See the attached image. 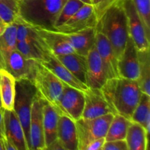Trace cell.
Returning <instances> with one entry per match:
<instances>
[{"label": "cell", "instance_id": "obj_16", "mask_svg": "<svg viewBox=\"0 0 150 150\" xmlns=\"http://www.w3.org/2000/svg\"><path fill=\"white\" fill-rule=\"evenodd\" d=\"M4 125L5 138L14 144L17 150H29L23 127L14 110L4 109Z\"/></svg>", "mask_w": 150, "mask_h": 150}, {"label": "cell", "instance_id": "obj_32", "mask_svg": "<svg viewBox=\"0 0 150 150\" xmlns=\"http://www.w3.org/2000/svg\"><path fill=\"white\" fill-rule=\"evenodd\" d=\"M143 23L148 39H150V0H132Z\"/></svg>", "mask_w": 150, "mask_h": 150}, {"label": "cell", "instance_id": "obj_21", "mask_svg": "<svg viewBox=\"0 0 150 150\" xmlns=\"http://www.w3.org/2000/svg\"><path fill=\"white\" fill-rule=\"evenodd\" d=\"M59 117V113L57 108L45 100L42 107V122L46 148L57 139Z\"/></svg>", "mask_w": 150, "mask_h": 150}, {"label": "cell", "instance_id": "obj_31", "mask_svg": "<svg viewBox=\"0 0 150 150\" xmlns=\"http://www.w3.org/2000/svg\"><path fill=\"white\" fill-rule=\"evenodd\" d=\"M83 4L79 0H67L57 16L54 23V30L65 23Z\"/></svg>", "mask_w": 150, "mask_h": 150}, {"label": "cell", "instance_id": "obj_43", "mask_svg": "<svg viewBox=\"0 0 150 150\" xmlns=\"http://www.w3.org/2000/svg\"><path fill=\"white\" fill-rule=\"evenodd\" d=\"M2 108V106H1V98H0V108Z\"/></svg>", "mask_w": 150, "mask_h": 150}, {"label": "cell", "instance_id": "obj_30", "mask_svg": "<svg viewBox=\"0 0 150 150\" xmlns=\"http://www.w3.org/2000/svg\"><path fill=\"white\" fill-rule=\"evenodd\" d=\"M19 18V4L17 0H0V19L6 25L16 23Z\"/></svg>", "mask_w": 150, "mask_h": 150}, {"label": "cell", "instance_id": "obj_36", "mask_svg": "<svg viewBox=\"0 0 150 150\" xmlns=\"http://www.w3.org/2000/svg\"><path fill=\"white\" fill-rule=\"evenodd\" d=\"M4 111L3 108H0V139H4L5 137L4 125Z\"/></svg>", "mask_w": 150, "mask_h": 150}, {"label": "cell", "instance_id": "obj_14", "mask_svg": "<svg viewBox=\"0 0 150 150\" xmlns=\"http://www.w3.org/2000/svg\"><path fill=\"white\" fill-rule=\"evenodd\" d=\"M95 48L100 57L107 80L120 77L118 72V59L114 49L105 35L96 31Z\"/></svg>", "mask_w": 150, "mask_h": 150}, {"label": "cell", "instance_id": "obj_9", "mask_svg": "<svg viewBox=\"0 0 150 150\" xmlns=\"http://www.w3.org/2000/svg\"><path fill=\"white\" fill-rule=\"evenodd\" d=\"M98 21L95 6L93 4H84L70 18L54 31L73 33L88 28H95Z\"/></svg>", "mask_w": 150, "mask_h": 150}, {"label": "cell", "instance_id": "obj_25", "mask_svg": "<svg viewBox=\"0 0 150 150\" xmlns=\"http://www.w3.org/2000/svg\"><path fill=\"white\" fill-rule=\"evenodd\" d=\"M16 49L26 59L38 62L43 61L45 53L49 50L40 38L37 40L18 41L16 44Z\"/></svg>", "mask_w": 150, "mask_h": 150}, {"label": "cell", "instance_id": "obj_1", "mask_svg": "<svg viewBox=\"0 0 150 150\" xmlns=\"http://www.w3.org/2000/svg\"><path fill=\"white\" fill-rule=\"evenodd\" d=\"M100 89L115 114L131 120L142 93L137 81L114 78L108 79Z\"/></svg>", "mask_w": 150, "mask_h": 150}, {"label": "cell", "instance_id": "obj_33", "mask_svg": "<svg viewBox=\"0 0 150 150\" xmlns=\"http://www.w3.org/2000/svg\"><path fill=\"white\" fill-rule=\"evenodd\" d=\"M102 150H128L125 139L105 142Z\"/></svg>", "mask_w": 150, "mask_h": 150}, {"label": "cell", "instance_id": "obj_3", "mask_svg": "<svg viewBox=\"0 0 150 150\" xmlns=\"http://www.w3.org/2000/svg\"><path fill=\"white\" fill-rule=\"evenodd\" d=\"M67 0H24L18 2L17 21L36 27L54 30L57 16ZM16 21V22H17Z\"/></svg>", "mask_w": 150, "mask_h": 150}, {"label": "cell", "instance_id": "obj_34", "mask_svg": "<svg viewBox=\"0 0 150 150\" xmlns=\"http://www.w3.org/2000/svg\"><path fill=\"white\" fill-rule=\"evenodd\" d=\"M117 1H118V0H101L100 2L95 7V10H96L97 16H98V18H99L100 17L101 15L103 14V13L108 7L112 5L113 4H114V3Z\"/></svg>", "mask_w": 150, "mask_h": 150}, {"label": "cell", "instance_id": "obj_7", "mask_svg": "<svg viewBox=\"0 0 150 150\" xmlns=\"http://www.w3.org/2000/svg\"><path fill=\"white\" fill-rule=\"evenodd\" d=\"M45 100L38 93L35 95L31 111L29 123V150H45L42 122V107Z\"/></svg>", "mask_w": 150, "mask_h": 150}, {"label": "cell", "instance_id": "obj_28", "mask_svg": "<svg viewBox=\"0 0 150 150\" xmlns=\"http://www.w3.org/2000/svg\"><path fill=\"white\" fill-rule=\"evenodd\" d=\"M131 121L126 117L115 114L108 127L105 135V142L125 139L127 130Z\"/></svg>", "mask_w": 150, "mask_h": 150}, {"label": "cell", "instance_id": "obj_12", "mask_svg": "<svg viewBox=\"0 0 150 150\" xmlns=\"http://www.w3.org/2000/svg\"><path fill=\"white\" fill-rule=\"evenodd\" d=\"M120 77L137 81L139 77V63L138 49L134 42L128 37L122 54L118 59Z\"/></svg>", "mask_w": 150, "mask_h": 150}, {"label": "cell", "instance_id": "obj_37", "mask_svg": "<svg viewBox=\"0 0 150 150\" xmlns=\"http://www.w3.org/2000/svg\"><path fill=\"white\" fill-rule=\"evenodd\" d=\"M46 150H64L62 144L60 143L59 141L56 139L54 142H51L48 146H47Z\"/></svg>", "mask_w": 150, "mask_h": 150}, {"label": "cell", "instance_id": "obj_44", "mask_svg": "<svg viewBox=\"0 0 150 150\" xmlns=\"http://www.w3.org/2000/svg\"><path fill=\"white\" fill-rule=\"evenodd\" d=\"M18 1V2H21V1H24V0H17Z\"/></svg>", "mask_w": 150, "mask_h": 150}, {"label": "cell", "instance_id": "obj_27", "mask_svg": "<svg viewBox=\"0 0 150 150\" xmlns=\"http://www.w3.org/2000/svg\"><path fill=\"white\" fill-rule=\"evenodd\" d=\"M139 63V77L138 84L143 93L150 95V54L149 48L142 51H138Z\"/></svg>", "mask_w": 150, "mask_h": 150}, {"label": "cell", "instance_id": "obj_22", "mask_svg": "<svg viewBox=\"0 0 150 150\" xmlns=\"http://www.w3.org/2000/svg\"><path fill=\"white\" fill-rule=\"evenodd\" d=\"M55 57L78 80L86 85V57L76 52L64 55H55Z\"/></svg>", "mask_w": 150, "mask_h": 150}, {"label": "cell", "instance_id": "obj_11", "mask_svg": "<svg viewBox=\"0 0 150 150\" xmlns=\"http://www.w3.org/2000/svg\"><path fill=\"white\" fill-rule=\"evenodd\" d=\"M84 108L83 91L64 83L59 100L60 114H65L76 121L82 116Z\"/></svg>", "mask_w": 150, "mask_h": 150}, {"label": "cell", "instance_id": "obj_20", "mask_svg": "<svg viewBox=\"0 0 150 150\" xmlns=\"http://www.w3.org/2000/svg\"><path fill=\"white\" fill-rule=\"evenodd\" d=\"M57 139L62 144L64 150H78L76 123L65 114H59Z\"/></svg>", "mask_w": 150, "mask_h": 150}, {"label": "cell", "instance_id": "obj_40", "mask_svg": "<svg viewBox=\"0 0 150 150\" xmlns=\"http://www.w3.org/2000/svg\"><path fill=\"white\" fill-rule=\"evenodd\" d=\"M100 1L101 0H92V4H93V5L95 7V6L98 5V4L100 2Z\"/></svg>", "mask_w": 150, "mask_h": 150}, {"label": "cell", "instance_id": "obj_29", "mask_svg": "<svg viewBox=\"0 0 150 150\" xmlns=\"http://www.w3.org/2000/svg\"><path fill=\"white\" fill-rule=\"evenodd\" d=\"M132 122L139 123L145 128L147 133L150 131V95L142 92L140 100L131 117Z\"/></svg>", "mask_w": 150, "mask_h": 150}, {"label": "cell", "instance_id": "obj_19", "mask_svg": "<svg viewBox=\"0 0 150 150\" xmlns=\"http://www.w3.org/2000/svg\"><path fill=\"white\" fill-rule=\"evenodd\" d=\"M61 33L70 42L75 52L81 55L86 57L89 51L95 46V28H88L73 33Z\"/></svg>", "mask_w": 150, "mask_h": 150}, {"label": "cell", "instance_id": "obj_23", "mask_svg": "<svg viewBox=\"0 0 150 150\" xmlns=\"http://www.w3.org/2000/svg\"><path fill=\"white\" fill-rule=\"evenodd\" d=\"M149 137V134L143 126L131 121L125 137L128 150H148Z\"/></svg>", "mask_w": 150, "mask_h": 150}, {"label": "cell", "instance_id": "obj_6", "mask_svg": "<svg viewBox=\"0 0 150 150\" xmlns=\"http://www.w3.org/2000/svg\"><path fill=\"white\" fill-rule=\"evenodd\" d=\"M114 114H108L92 119L81 117L75 121L77 132L78 150H86L92 142L105 138Z\"/></svg>", "mask_w": 150, "mask_h": 150}, {"label": "cell", "instance_id": "obj_13", "mask_svg": "<svg viewBox=\"0 0 150 150\" xmlns=\"http://www.w3.org/2000/svg\"><path fill=\"white\" fill-rule=\"evenodd\" d=\"M37 62L26 59L17 49H15L7 57L4 69L16 80L28 79L32 81Z\"/></svg>", "mask_w": 150, "mask_h": 150}, {"label": "cell", "instance_id": "obj_39", "mask_svg": "<svg viewBox=\"0 0 150 150\" xmlns=\"http://www.w3.org/2000/svg\"><path fill=\"white\" fill-rule=\"evenodd\" d=\"M6 26H7L6 25H0V35L3 33L4 30L5 29Z\"/></svg>", "mask_w": 150, "mask_h": 150}, {"label": "cell", "instance_id": "obj_38", "mask_svg": "<svg viewBox=\"0 0 150 150\" xmlns=\"http://www.w3.org/2000/svg\"><path fill=\"white\" fill-rule=\"evenodd\" d=\"M81 2H83V4H92V0H79Z\"/></svg>", "mask_w": 150, "mask_h": 150}, {"label": "cell", "instance_id": "obj_15", "mask_svg": "<svg viewBox=\"0 0 150 150\" xmlns=\"http://www.w3.org/2000/svg\"><path fill=\"white\" fill-rule=\"evenodd\" d=\"M42 63L46 68L52 72L60 81L68 86L73 88L84 91L87 89L86 85L78 80L68 70L65 66L59 61L58 59L55 57L54 54L50 50L45 53L43 61L40 62Z\"/></svg>", "mask_w": 150, "mask_h": 150}, {"label": "cell", "instance_id": "obj_8", "mask_svg": "<svg viewBox=\"0 0 150 150\" xmlns=\"http://www.w3.org/2000/svg\"><path fill=\"white\" fill-rule=\"evenodd\" d=\"M127 21L129 36L134 42L138 51L149 48V40L146 36L143 23L136 11L132 0H121Z\"/></svg>", "mask_w": 150, "mask_h": 150}, {"label": "cell", "instance_id": "obj_10", "mask_svg": "<svg viewBox=\"0 0 150 150\" xmlns=\"http://www.w3.org/2000/svg\"><path fill=\"white\" fill-rule=\"evenodd\" d=\"M83 95L84 108L82 113V118L92 119L108 114H115L101 89L88 87L83 91Z\"/></svg>", "mask_w": 150, "mask_h": 150}, {"label": "cell", "instance_id": "obj_2", "mask_svg": "<svg viewBox=\"0 0 150 150\" xmlns=\"http://www.w3.org/2000/svg\"><path fill=\"white\" fill-rule=\"evenodd\" d=\"M95 29L108 40L119 59L129 37L127 17L121 0L116 1L103 13Z\"/></svg>", "mask_w": 150, "mask_h": 150}, {"label": "cell", "instance_id": "obj_18", "mask_svg": "<svg viewBox=\"0 0 150 150\" xmlns=\"http://www.w3.org/2000/svg\"><path fill=\"white\" fill-rule=\"evenodd\" d=\"M33 27L47 48L54 55H64L75 52L72 45L61 32L36 26Z\"/></svg>", "mask_w": 150, "mask_h": 150}, {"label": "cell", "instance_id": "obj_42", "mask_svg": "<svg viewBox=\"0 0 150 150\" xmlns=\"http://www.w3.org/2000/svg\"><path fill=\"white\" fill-rule=\"evenodd\" d=\"M0 25H6V24H4V23H3V21L1 20V19H0ZM6 26H7V25H6Z\"/></svg>", "mask_w": 150, "mask_h": 150}, {"label": "cell", "instance_id": "obj_4", "mask_svg": "<svg viewBox=\"0 0 150 150\" xmlns=\"http://www.w3.org/2000/svg\"><path fill=\"white\" fill-rule=\"evenodd\" d=\"M32 82L41 98L54 105L59 111V100L64 83L40 62H37Z\"/></svg>", "mask_w": 150, "mask_h": 150}, {"label": "cell", "instance_id": "obj_41", "mask_svg": "<svg viewBox=\"0 0 150 150\" xmlns=\"http://www.w3.org/2000/svg\"><path fill=\"white\" fill-rule=\"evenodd\" d=\"M0 150H4V144H3L2 139H0Z\"/></svg>", "mask_w": 150, "mask_h": 150}, {"label": "cell", "instance_id": "obj_35", "mask_svg": "<svg viewBox=\"0 0 150 150\" xmlns=\"http://www.w3.org/2000/svg\"><path fill=\"white\" fill-rule=\"evenodd\" d=\"M105 142V138H100V139H96V140L91 142L86 146V150H102V147Z\"/></svg>", "mask_w": 150, "mask_h": 150}, {"label": "cell", "instance_id": "obj_17", "mask_svg": "<svg viewBox=\"0 0 150 150\" xmlns=\"http://www.w3.org/2000/svg\"><path fill=\"white\" fill-rule=\"evenodd\" d=\"M107 81L103 63L95 45L86 55V82L89 88L100 89Z\"/></svg>", "mask_w": 150, "mask_h": 150}, {"label": "cell", "instance_id": "obj_24", "mask_svg": "<svg viewBox=\"0 0 150 150\" xmlns=\"http://www.w3.org/2000/svg\"><path fill=\"white\" fill-rule=\"evenodd\" d=\"M16 95V79L4 69H0V98L5 110H13Z\"/></svg>", "mask_w": 150, "mask_h": 150}, {"label": "cell", "instance_id": "obj_26", "mask_svg": "<svg viewBox=\"0 0 150 150\" xmlns=\"http://www.w3.org/2000/svg\"><path fill=\"white\" fill-rule=\"evenodd\" d=\"M16 23L7 25L0 35V69H4L5 62L12 51L16 49Z\"/></svg>", "mask_w": 150, "mask_h": 150}, {"label": "cell", "instance_id": "obj_5", "mask_svg": "<svg viewBox=\"0 0 150 150\" xmlns=\"http://www.w3.org/2000/svg\"><path fill=\"white\" fill-rule=\"evenodd\" d=\"M36 94L37 89L32 81L28 79L16 80V95L13 110L21 123L29 150L31 111Z\"/></svg>", "mask_w": 150, "mask_h": 150}]
</instances>
